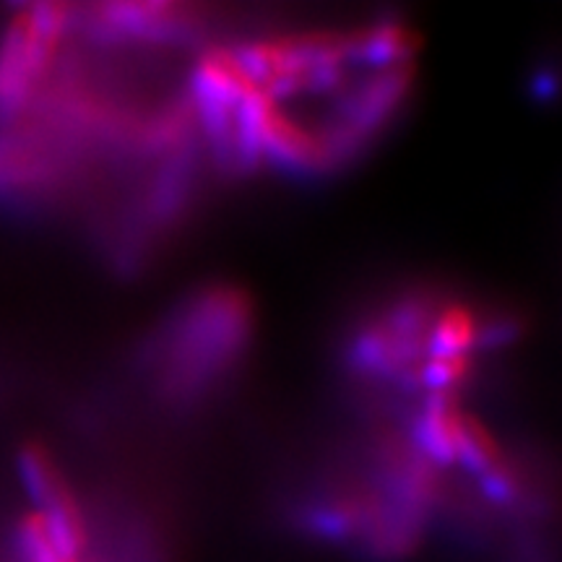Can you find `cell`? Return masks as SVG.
<instances>
[{
  "mask_svg": "<svg viewBox=\"0 0 562 562\" xmlns=\"http://www.w3.org/2000/svg\"><path fill=\"white\" fill-rule=\"evenodd\" d=\"M19 469L24 476V487L37 503V518L45 529L47 542L60 558L79 560L83 547H87V529H83V516L76 495L70 492L66 476L60 474L58 463L47 448L26 446L19 456Z\"/></svg>",
  "mask_w": 562,
  "mask_h": 562,
  "instance_id": "cell-2",
  "label": "cell"
},
{
  "mask_svg": "<svg viewBox=\"0 0 562 562\" xmlns=\"http://www.w3.org/2000/svg\"><path fill=\"white\" fill-rule=\"evenodd\" d=\"M21 550H24L26 562H79V560L60 558V554L53 550L45 537V529H42L37 513L21 524Z\"/></svg>",
  "mask_w": 562,
  "mask_h": 562,
  "instance_id": "cell-7",
  "label": "cell"
},
{
  "mask_svg": "<svg viewBox=\"0 0 562 562\" xmlns=\"http://www.w3.org/2000/svg\"><path fill=\"white\" fill-rule=\"evenodd\" d=\"M459 461L480 476L490 474L492 469H497L503 463L501 446H497L495 435L487 430V425L482 419L472 417V414H463L461 417Z\"/></svg>",
  "mask_w": 562,
  "mask_h": 562,
  "instance_id": "cell-5",
  "label": "cell"
},
{
  "mask_svg": "<svg viewBox=\"0 0 562 562\" xmlns=\"http://www.w3.org/2000/svg\"><path fill=\"white\" fill-rule=\"evenodd\" d=\"M461 417L451 396H430L417 419L419 448L438 463L459 461Z\"/></svg>",
  "mask_w": 562,
  "mask_h": 562,
  "instance_id": "cell-3",
  "label": "cell"
},
{
  "mask_svg": "<svg viewBox=\"0 0 562 562\" xmlns=\"http://www.w3.org/2000/svg\"><path fill=\"white\" fill-rule=\"evenodd\" d=\"M474 370V357H427L419 368V381L432 391V396H451L469 381Z\"/></svg>",
  "mask_w": 562,
  "mask_h": 562,
  "instance_id": "cell-6",
  "label": "cell"
},
{
  "mask_svg": "<svg viewBox=\"0 0 562 562\" xmlns=\"http://www.w3.org/2000/svg\"><path fill=\"white\" fill-rule=\"evenodd\" d=\"M74 5L37 3L11 21L0 40V121L30 102L50 70Z\"/></svg>",
  "mask_w": 562,
  "mask_h": 562,
  "instance_id": "cell-1",
  "label": "cell"
},
{
  "mask_svg": "<svg viewBox=\"0 0 562 562\" xmlns=\"http://www.w3.org/2000/svg\"><path fill=\"white\" fill-rule=\"evenodd\" d=\"M480 339L476 315L463 305H446L427 326V357H472Z\"/></svg>",
  "mask_w": 562,
  "mask_h": 562,
  "instance_id": "cell-4",
  "label": "cell"
}]
</instances>
